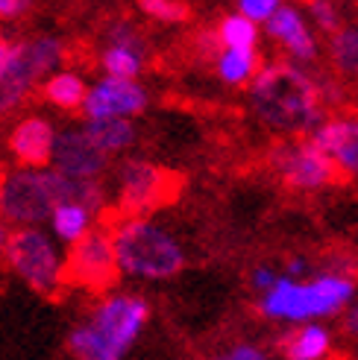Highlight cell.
<instances>
[{"instance_id":"8","label":"cell","mask_w":358,"mask_h":360,"mask_svg":"<svg viewBox=\"0 0 358 360\" xmlns=\"http://www.w3.org/2000/svg\"><path fill=\"white\" fill-rule=\"evenodd\" d=\"M115 191L123 217H147V211L171 196V176L153 161L123 158L115 173Z\"/></svg>"},{"instance_id":"18","label":"cell","mask_w":358,"mask_h":360,"mask_svg":"<svg viewBox=\"0 0 358 360\" xmlns=\"http://www.w3.org/2000/svg\"><path fill=\"white\" fill-rule=\"evenodd\" d=\"M214 70H218V79L223 85H249L259 70H261V59L256 50H221L218 59H214Z\"/></svg>"},{"instance_id":"17","label":"cell","mask_w":358,"mask_h":360,"mask_svg":"<svg viewBox=\"0 0 358 360\" xmlns=\"http://www.w3.org/2000/svg\"><path fill=\"white\" fill-rule=\"evenodd\" d=\"M42 97L47 105L59 112H82V103L88 97V85L82 79L80 70H68V68H59L42 82Z\"/></svg>"},{"instance_id":"5","label":"cell","mask_w":358,"mask_h":360,"mask_svg":"<svg viewBox=\"0 0 358 360\" xmlns=\"http://www.w3.org/2000/svg\"><path fill=\"white\" fill-rule=\"evenodd\" d=\"M4 261L30 290L42 296H53L68 281V258L62 255L59 240L42 226L12 229Z\"/></svg>"},{"instance_id":"34","label":"cell","mask_w":358,"mask_h":360,"mask_svg":"<svg viewBox=\"0 0 358 360\" xmlns=\"http://www.w3.org/2000/svg\"><path fill=\"white\" fill-rule=\"evenodd\" d=\"M209 360H229V357H226V354L221 352V354H214V357H209Z\"/></svg>"},{"instance_id":"27","label":"cell","mask_w":358,"mask_h":360,"mask_svg":"<svg viewBox=\"0 0 358 360\" xmlns=\"http://www.w3.org/2000/svg\"><path fill=\"white\" fill-rule=\"evenodd\" d=\"M223 354H226L229 360H273L271 352L261 349V346H256V343H235V346H229Z\"/></svg>"},{"instance_id":"3","label":"cell","mask_w":358,"mask_h":360,"mask_svg":"<svg viewBox=\"0 0 358 360\" xmlns=\"http://www.w3.org/2000/svg\"><path fill=\"white\" fill-rule=\"evenodd\" d=\"M355 299V278L317 273L311 278H288L279 281L267 293L259 296V314L273 322H291V326H306L320 322L347 311Z\"/></svg>"},{"instance_id":"20","label":"cell","mask_w":358,"mask_h":360,"mask_svg":"<svg viewBox=\"0 0 358 360\" xmlns=\"http://www.w3.org/2000/svg\"><path fill=\"white\" fill-rule=\"evenodd\" d=\"M100 70H103V77L138 79L144 74V50L106 41V47L100 50Z\"/></svg>"},{"instance_id":"2","label":"cell","mask_w":358,"mask_h":360,"mask_svg":"<svg viewBox=\"0 0 358 360\" xmlns=\"http://www.w3.org/2000/svg\"><path fill=\"white\" fill-rule=\"evenodd\" d=\"M150 322V302L138 293L115 290L97 299L68 331V354L74 360H127Z\"/></svg>"},{"instance_id":"15","label":"cell","mask_w":358,"mask_h":360,"mask_svg":"<svg viewBox=\"0 0 358 360\" xmlns=\"http://www.w3.org/2000/svg\"><path fill=\"white\" fill-rule=\"evenodd\" d=\"M276 349L282 360H326L332 354V331L323 322L294 326L279 337Z\"/></svg>"},{"instance_id":"25","label":"cell","mask_w":358,"mask_h":360,"mask_svg":"<svg viewBox=\"0 0 358 360\" xmlns=\"http://www.w3.org/2000/svg\"><path fill=\"white\" fill-rule=\"evenodd\" d=\"M309 12H311V21L317 24V30H323L329 35L341 30V15H338V9L329 0H309Z\"/></svg>"},{"instance_id":"1","label":"cell","mask_w":358,"mask_h":360,"mask_svg":"<svg viewBox=\"0 0 358 360\" xmlns=\"http://www.w3.org/2000/svg\"><path fill=\"white\" fill-rule=\"evenodd\" d=\"M249 105L267 129L282 135H311L326 120L320 79L297 62L261 65L249 82Z\"/></svg>"},{"instance_id":"26","label":"cell","mask_w":358,"mask_h":360,"mask_svg":"<svg viewBox=\"0 0 358 360\" xmlns=\"http://www.w3.org/2000/svg\"><path fill=\"white\" fill-rule=\"evenodd\" d=\"M106 41H109V44H127V47H141V50H144V39H141V35L135 32V27L127 24V21L112 24L109 32H106Z\"/></svg>"},{"instance_id":"24","label":"cell","mask_w":358,"mask_h":360,"mask_svg":"<svg viewBox=\"0 0 358 360\" xmlns=\"http://www.w3.org/2000/svg\"><path fill=\"white\" fill-rule=\"evenodd\" d=\"M282 6L285 0H235V12H241L256 24H267Z\"/></svg>"},{"instance_id":"10","label":"cell","mask_w":358,"mask_h":360,"mask_svg":"<svg viewBox=\"0 0 358 360\" xmlns=\"http://www.w3.org/2000/svg\"><path fill=\"white\" fill-rule=\"evenodd\" d=\"M147 105L150 94L138 79L100 77L94 85H88L82 115L85 120H135Z\"/></svg>"},{"instance_id":"33","label":"cell","mask_w":358,"mask_h":360,"mask_svg":"<svg viewBox=\"0 0 358 360\" xmlns=\"http://www.w3.org/2000/svg\"><path fill=\"white\" fill-rule=\"evenodd\" d=\"M9 238H12V226L0 217V258H6V246H9Z\"/></svg>"},{"instance_id":"29","label":"cell","mask_w":358,"mask_h":360,"mask_svg":"<svg viewBox=\"0 0 358 360\" xmlns=\"http://www.w3.org/2000/svg\"><path fill=\"white\" fill-rule=\"evenodd\" d=\"M32 6V0H0V21H18Z\"/></svg>"},{"instance_id":"23","label":"cell","mask_w":358,"mask_h":360,"mask_svg":"<svg viewBox=\"0 0 358 360\" xmlns=\"http://www.w3.org/2000/svg\"><path fill=\"white\" fill-rule=\"evenodd\" d=\"M138 4L141 12L150 15L159 24H185L191 15L188 4H183V0H138Z\"/></svg>"},{"instance_id":"14","label":"cell","mask_w":358,"mask_h":360,"mask_svg":"<svg viewBox=\"0 0 358 360\" xmlns=\"http://www.w3.org/2000/svg\"><path fill=\"white\" fill-rule=\"evenodd\" d=\"M264 32L271 35V39L288 53V56L297 62V65H306V62H314L317 59V39L314 32L306 21V15H302L297 6L285 4L271 21L264 24Z\"/></svg>"},{"instance_id":"31","label":"cell","mask_w":358,"mask_h":360,"mask_svg":"<svg viewBox=\"0 0 358 360\" xmlns=\"http://www.w3.org/2000/svg\"><path fill=\"white\" fill-rule=\"evenodd\" d=\"M285 276L288 278H306L309 276V261L306 258H291L288 264H285Z\"/></svg>"},{"instance_id":"7","label":"cell","mask_w":358,"mask_h":360,"mask_svg":"<svg viewBox=\"0 0 358 360\" xmlns=\"http://www.w3.org/2000/svg\"><path fill=\"white\" fill-rule=\"evenodd\" d=\"M271 167L294 191H323L341 182V170L311 138L282 141L271 153Z\"/></svg>"},{"instance_id":"13","label":"cell","mask_w":358,"mask_h":360,"mask_svg":"<svg viewBox=\"0 0 358 360\" xmlns=\"http://www.w3.org/2000/svg\"><path fill=\"white\" fill-rule=\"evenodd\" d=\"M309 138L335 161L344 179H358V115L326 117Z\"/></svg>"},{"instance_id":"4","label":"cell","mask_w":358,"mask_h":360,"mask_svg":"<svg viewBox=\"0 0 358 360\" xmlns=\"http://www.w3.org/2000/svg\"><path fill=\"white\" fill-rule=\"evenodd\" d=\"M112 240L123 278L165 281L185 266L183 240L150 217H121L112 226Z\"/></svg>"},{"instance_id":"22","label":"cell","mask_w":358,"mask_h":360,"mask_svg":"<svg viewBox=\"0 0 358 360\" xmlns=\"http://www.w3.org/2000/svg\"><path fill=\"white\" fill-rule=\"evenodd\" d=\"M329 59L341 77H358V24L329 35Z\"/></svg>"},{"instance_id":"9","label":"cell","mask_w":358,"mask_h":360,"mask_svg":"<svg viewBox=\"0 0 358 360\" xmlns=\"http://www.w3.org/2000/svg\"><path fill=\"white\" fill-rule=\"evenodd\" d=\"M121 276L112 229H94L85 240L70 246L68 252V281L88 287V290H106Z\"/></svg>"},{"instance_id":"19","label":"cell","mask_w":358,"mask_h":360,"mask_svg":"<svg viewBox=\"0 0 358 360\" xmlns=\"http://www.w3.org/2000/svg\"><path fill=\"white\" fill-rule=\"evenodd\" d=\"M82 126H85V132L92 135V141L109 158L127 153L135 143V138H138L132 120H85Z\"/></svg>"},{"instance_id":"28","label":"cell","mask_w":358,"mask_h":360,"mask_svg":"<svg viewBox=\"0 0 358 360\" xmlns=\"http://www.w3.org/2000/svg\"><path fill=\"white\" fill-rule=\"evenodd\" d=\"M21 44L24 41H12V39H6V35H0V79L12 70L18 53H21Z\"/></svg>"},{"instance_id":"30","label":"cell","mask_w":358,"mask_h":360,"mask_svg":"<svg viewBox=\"0 0 358 360\" xmlns=\"http://www.w3.org/2000/svg\"><path fill=\"white\" fill-rule=\"evenodd\" d=\"M249 281H253V287H256L259 293H267L279 281V273H276L273 266H256L253 276H249Z\"/></svg>"},{"instance_id":"32","label":"cell","mask_w":358,"mask_h":360,"mask_svg":"<svg viewBox=\"0 0 358 360\" xmlns=\"http://www.w3.org/2000/svg\"><path fill=\"white\" fill-rule=\"evenodd\" d=\"M341 326H344V331H347L350 337H358V302H355V304H350V308L344 311Z\"/></svg>"},{"instance_id":"16","label":"cell","mask_w":358,"mask_h":360,"mask_svg":"<svg viewBox=\"0 0 358 360\" xmlns=\"http://www.w3.org/2000/svg\"><path fill=\"white\" fill-rule=\"evenodd\" d=\"M94 220H97V214L82 205V202H74V200H68V202H59L56 208H53L50 214V235L56 238L62 246H77L80 240H85L88 235L94 231Z\"/></svg>"},{"instance_id":"12","label":"cell","mask_w":358,"mask_h":360,"mask_svg":"<svg viewBox=\"0 0 358 360\" xmlns=\"http://www.w3.org/2000/svg\"><path fill=\"white\" fill-rule=\"evenodd\" d=\"M59 129L44 115L21 117L9 132V153L18 161V167H50L56 153Z\"/></svg>"},{"instance_id":"11","label":"cell","mask_w":358,"mask_h":360,"mask_svg":"<svg viewBox=\"0 0 358 360\" xmlns=\"http://www.w3.org/2000/svg\"><path fill=\"white\" fill-rule=\"evenodd\" d=\"M50 167H56L70 179H80V182H92V179H103V173L109 170V155L92 141L82 123L65 126V129H59Z\"/></svg>"},{"instance_id":"21","label":"cell","mask_w":358,"mask_h":360,"mask_svg":"<svg viewBox=\"0 0 358 360\" xmlns=\"http://www.w3.org/2000/svg\"><path fill=\"white\" fill-rule=\"evenodd\" d=\"M218 41L223 50H256L259 47V24L244 18L241 12H229L218 21Z\"/></svg>"},{"instance_id":"6","label":"cell","mask_w":358,"mask_h":360,"mask_svg":"<svg viewBox=\"0 0 358 360\" xmlns=\"http://www.w3.org/2000/svg\"><path fill=\"white\" fill-rule=\"evenodd\" d=\"M65 59V41L56 35H35L21 44V53L9 74L0 79V117H9L21 109V103L39 82H44L53 70H59Z\"/></svg>"}]
</instances>
